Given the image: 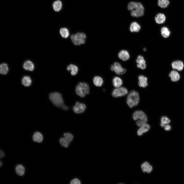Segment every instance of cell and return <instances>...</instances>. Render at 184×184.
<instances>
[{
    "label": "cell",
    "mask_w": 184,
    "mask_h": 184,
    "mask_svg": "<svg viewBox=\"0 0 184 184\" xmlns=\"http://www.w3.org/2000/svg\"><path fill=\"white\" fill-rule=\"evenodd\" d=\"M132 118L136 121V125L140 127L146 123L147 121V118L145 114L142 111L137 110L135 111L133 113Z\"/></svg>",
    "instance_id": "obj_1"
},
{
    "label": "cell",
    "mask_w": 184,
    "mask_h": 184,
    "mask_svg": "<svg viewBox=\"0 0 184 184\" xmlns=\"http://www.w3.org/2000/svg\"><path fill=\"white\" fill-rule=\"evenodd\" d=\"M140 100L139 93L137 91L132 90L130 92L128 96L126 99V102L130 108L137 106Z\"/></svg>",
    "instance_id": "obj_2"
},
{
    "label": "cell",
    "mask_w": 184,
    "mask_h": 184,
    "mask_svg": "<svg viewBox=\"0 0 184 184\" xmlns=\"http://www.w3.org/2000/svg\"><path fill=\"white\" fill-rule=\"evenodd\" d=\"M49 97L53 103L57 107H61L64 104L62 95L59 93H52L50 94Z\"/></svg>",
    "instance_id": "obj_3"
},
{
    "label": "cell",
    "mask_w": 184,
    "mask_h": 184,
    "mask_svg": "<svg viewBox=\"0 0 184 184\" xmlns=\"http://www.w3.org/2000/svg\"><path fill=\"white\" fill-rule=\"evenodd\" d=\"M71 39L73 44L75 45H80L85 43L86 38V35L83 32H78L71 36Z\"/></svg>",
    "instance_id": "obj_4"
},
{
    "label": "cell",
    "mask_w": 184,
    "mask_h": 184,
    "mask_svg": "<svg viewBox=\"0 0 184 184\" xmlns=\"http://www.w3.org/2000/svg\"><path fill=\"white\" fill-rule=\"evenodd\" d=\"M128 93V90L126 88L121 86L114 89L112 94L113 97H118L125 95Z\"/></svg>",
    "instance_id": "obj_5"
},
{
    "label": "cell",
    "mask_w": 184,
    "mask_h": 184,
    "mask_svg": "<svg viewBox=\"0 0 184 184\" xmlns=\"http://www.w3.org/2000/svg\"><path fill=\"white\" fill-rule=\"evenodd\" d=\"M110 69L112 71L119 75L124 74L126 71V70L123 68L120 63L116 62L111 66Z\"/></svg>",
    "instance_id": "obj_6"
},
{
    "label": "cell",
    "mask_w": 184,
    "mask_h": 184,
    "mask_svg": "<svg viewBox=\"0 0 184 184\" xmlns=\"http://www.w3.org/2000/svg\"><path fill=\"white\" fill-rule=\"evenodd\" d=\"M128 8L131 11L134 10H144L143 6L141 3L139 2H130L128 4Z\"/></svg>",
    "instance_id": "obj_7"
},
{
    "label": "cell",
    "mask_w": 184,
    "mask_h": 184,
    "mask_svg": "<svg viewBox=\"0 0 184 184\" xmlns=\"http://www.w3.org/2000/svg\"><path fill=\"white\" fill-rule=\"evenodd\" d=\"M86 108L85 105L82 103L76 102L75 105L73 107L74 111L76 113H80L83 112Z\"/></svg>",
    "instance_id": "obj_8"
},
{
    "label": "cell",
    "mask_w": 184,
    "mask_h": 184,
    "mask_svg": "<svg viewBox=\"0 0 184 184\" xmlns=\"http://www.w3.org/2000/svg\"><path fill=\"white\" fill-rule=\"evenodd\" d=\"M136 62L137 63V67L142 70H144L146 67V62L143 57L141 55H139L136 59Z\"/></svg>",
    "instance_id": "obj_9"
},
{
    "label": "cell",
    "mask_w": 184,
    "mask_h": 184,
    "mask_svg": "<svg viewBox=\"0 0 184 184\" xmlns=\"http://www.w3.org/2000/svg\"><path fill=\"white\" fill-rule=\"evenodd\" d=\"M83 82H80L76 86L75 92L77 94L81 97L85 96V89L83 85Z\"/></svg>",
    "instance_id": "obj_10"
},
{
    "label": "cell",
    "mask_w": 184,
    "mask_h": 184,
    "mask_svg": "<svg viewBox=\"0 0 184 184\" xmlns=\"http://www.w3.org/2000/svg\"><path fill=\"white\" fill-rule=\"evenodd\" d=\"M118 57L123 61H127L130 57L129 52L125 50L121 51L118 53Z\"/></svg>",
    "instance_id": "obj_11"
},
{
    "label": "cell",
    "mask_w": 184,
    "mask_h": 184,
    "mask_svg": "<svg viewBox=\"0 0 184 184\" xmlns=\"http://www.w3.org/2000/svg\"><path fill=\"white\" fill-rule=\"evenodd\" d=\"M138 78V85L139 86L145 88L147 86V79L146 77L141 75L139 76Z\"/></svg>",
    "instance_id": "obj_12"
},
{
    "label": "cell",
    "mask_w": 184,
    "mask_h": 184,
    "mask_svg": "<svg viewBox=\"0 0 184 184\" xmlns=\"http://www.w3.org/2000/svg\"><path fill=\"white\" fill-rule=\"evenodd\" d=\"M172 68L179 71H182L184 67L183 62L180 60H177L173 62L171 64Z\"/></svg>",
    "instance_id": "obj_13"
},
{
    "label": "cell",
    "mask_w": 184,
    "mask_h": 184,
    "mask_svg": "<svg viewBox=\"0 0 184 184\" xmlns=\"http://www.w3.org/2000/svg\"><path fill=\"white\" fill-rule=\"evenodd\" d=\"M150 125L146 123L140 126L137 131V134L139 136L142 135L143 133L147 132L150 129Z\"/></svg>",
    "instance_id": "obj_14"
},
{
    "label": "cell",
    "mask_w": 184,
    "mask_h": 184,
    "mask_svg": "<svg viewBox=\"0 0 184 184\" xmlns=\"http://www.w3.org/2000/svg\"><path fill=\"white\" fill-rule=\"evenodd\" d=\"M142 170L144 172H146L148 173H150L153 169L152 166L147 162H145L141 165Z\"/></svg>",
    "instance_id": "obj_15"
},
{
    "label": "cell",
    "mask_w": 184,
    "mask_h": 184,
    "mask_svg": "<svg viewBox=\"0 0 184 184\" xmlns=\"http://www.w3.org/2000/svg\"><path fill=\"white\" fill-rule=\"evenodd\" d=\"M169 76L170 77L171 81L174 82L178 81L180 77L179 73L175 71H171L169 74Z\"/></svg>",
    "instance_id": "obj_16"
},
{
    "label": "cell",
    "mask_w": 184,
    "mask_h": 184,
    "mask_svg": "<svg viewBox=\"0 0 184 184\" xmlns=\"http://www.w3.org/2000/svg\"><path fill=\"white\" fill-rule=\"evenodd\" d=\"M166 19L165 15L161 13L158 14L155 18L156 22L158 24H161L164 23Z\"/></svg>",
    "instance_id": "obj_17"
},
{
    "label": "cell",
    "mask_w": 184,
    "mask_h": 184,
    "mask_svg": "<svg viewBox=\"0 0 184 184\" xmlns=\"http://www.w3.org/2000/svg\"><path fill=\"white\" fill-rule=\"evenodd\" d=\"M67 70L68 71H71V74L73 76L76 75L78 71V68L77 66L72 64H70L67 66Z\"/></svg>",
    "instance_id": "obj_18"
},
{
    "label": "cell",
    "mask_w": 184,
    "mask_h": 184,
    "mask_svg": "<svg viewBox=\"0 0 184 184\" xmlns=\"http://www.w3.org/2000/svg\"><path fill=\"white\" fill-rule=\"evenodd\" d=\"M140 25L135 22L132 23L130 27V30L132 32H137L140 31Z\"/></svg>",
    "instance_id": "obj_19"
},
{
    "label": "cell",
    "mask_w": 184,
    "mask_h": 184,
    "mask_svg": "<svg viewBox=\"0 0 184 184\" xmlns=\"http://www.w3.org/2000/svg\"><path fill=\"white\" fill-rule=\"evenodd\" d=\"M112 82L113 85L116 88L121 87L123 84L122 80L118 77H114L112 79Z\"/></svg>",
    "instance_id": "obj_20"
},
{
    "label": "cell",
    "mask_w": 184,
    "mask_h": 184,
    "mask_svg": "<svg viewBox=\"0 0 184 184\" xmlns=\"http://www.w3.org/2000/svg\"><path fill=\"white\" fill-rule=\"evenodd\" d=\"M43 137L42 134L39 132L35 133L33 136V139L34 142L41 143L42 142Z\"/></svg>",
    "instance_id": "obj_21"
},
{
    "label": "cell",
    "mask_w": 184,
    "mask_h": 184,
    "mask_svg": "<svg viewBox=\"0 0 184 184\" xmlns=\"http://www.w3.org/2000/svg\"><path fill=\"white\" fill-rule=\"evenodd\" d=\"M93 81L95 85L97 87L101 86L103 83L102 78L99 76H95L93 79Z\"/></svg>",
    "instance_id": "obj_22"
},
{
    "label": "cell",
    "mask_w": 184,
    "mask_h": 184,
    "mask_svg": "<svg viewBox=\"0 0 184 184\" xmlns=\"http://www.w3.org/2000/svg\"><path fill=\"white\" fill-rule=\"evenodd\" d=\"M23 67L25 69L30 71H33L34 68L33 64L29 61L25 62L24 64Z\"/></svg>",
    "instance_id": "obj_23"
},
{
    "label": "cell",
    "mask_w": 184,
    "mask_h": 184,
    "mask_svg": "<svg viewBox=\"0 0 184 184\" xmlns=\"http://www.w3.org/2000/svg\"><path fill=\"white\" fill-rule=\"evenodd\" d=\"M15 171L17 174L20 176H22L25 173V168L21 165H17L15 167Z\"/></svg>",
    "instance_id": "obj_24"
},
{
    "label": "cell",
    "mask_w": 184,
    "mask_h": 184,
    "mask_svg": "<svg viewBox=\"0 0 184 184\" xmlns=\"http://www.w3.org/2000/svg\"><path fill=\"white\" fill-rule=\"evenodd\" d=\"M53 9L56 12H59L61 9L62 7V3L60 0H57L55 1L53 5Z\"/></svg>",
    "instance_id": "obj_25"
},
{
    "label": "cell",
    "mask_w": 184,
    "mask_h": 184,
    "mask_svg": "<svg viewBox=\"0 0 184 184\" xmlns=\"http://www.w3.org/2000/svg\"><path fill=\"white\" fill-rule=\"evenodd\" d=\"M60 32L61 36L64 38H66L69 36V31L66 28H61L60 30Z\"/></svg>",
    "instance_id": "obj_26"
},
{
    "label": "cell",
    "mask_w": 184,
    "mask_h": 184,
    "mask_svg": "<svg viewBox=\"0 0 184 184\" xmlns=\"http://www.w3.org/2000/svg\"><path fill=\"white\" fill-rule=\"evenodd\" d=\"M161 34L162 36L165 38L168 37L170 34V32L167 27H164L161 29Z\"/></svg>",
    "instance_id": "obj_27"
},
{
    "label": "cell",
    "mask_w": 184,
    "mask_h": 184,
    "mask_svg": "<svg viewBox=\"0 0 184 184\" xmlns=\"http://www.w3.org/2000/svg\"><path fill=\"white\" fill-rule=\"evenodd\" d=\"M32 81L30 78L28 76H25L22 78V83L25 86L27 87L30 86Z\"/></svg>",
    "instance_id": "obj_28"
},
{
    "label": "cell",
    "mask_w": 184,
    "mask_h": 184,
    "mask_svg": "<svg viewBox=\"0 0 184 184\" xmlns=\"http://www.w3.org/2000/svg\"><path fill=\"white\" fill-rule=\"evenodd\" d=\"M8 70L7 65L6 63L2 64L0 66V72L2 74L5 75L7 74Z\"/></svg>",
    "instance_id": "obj_29"
},
{
    "label": "cell",
    "mask_w": 184,
    "mask_h": 184,
    "mask_svg": "<svg viewBox=\"0 0 184 184\" xmlns=\"http://www.w3.org/2000/svg\"><path fill=\"white\" fill-rule=\"evenodd\" d=\"M144 14V10H133L131 11V15L134 17H139L143 16Z\"/></svg>",
    "instance_id": "obj_30"
},
{
    "label": "cell",
    "mask_w": 184,
    "mask_h": 184,
    "mask_svg": "<svg viewBox=\"0 0 184 184\" xmlns=\"http://www.w3.org/2000/svg\"><path fill=\"white\" fill-rule=\"evenodd\" d=\"M169 3V0H158V5L162 8H166Z\"/></svg>",
    "instance_id": "obj_31"
},
{
    "label": "cell",
    "mask_w": 184,
    "mask_h": 184,
    "mask_svg": "<svg viewBox=\"0 0 184 184\" xmlns=\"http://www.w3.org/2000/svg\"><path fill=\"white\" fill-rule=\"evenodd\" d=\"M64 139L69 144L73 140V135L70 133H65L64 134Z\"/></svg>",
    "instance_id": "obj_32"
},
{
    "label": "cell",
    "mask_w": 184,
    "mask_h": 184,
    "mask_svg": "<svg viewBox=\"0 0 184 184\" xmlns=\"http://www.w3.org/2000/svg\"><path fill=\"white\" fill-rule=\"evenodd\" d=\"M161 123L165 124H167L170 122V120L167 117L163 116L160 119Z\"/></svg>",
    "instance_id": "obj_33"
},
{
    "label": "cell",
    "mask_w": 184,
    "mask_h": 184,
    "mask_svg": "<svg viewBox=\"0 0 184 184\" xmlns=\"http://www.w3.org/2000/svg\"><path fill=\"white\" fill-rule=\"evenodd\" d=\"M60 142L62 146L67 147H68V144L64 138H61L60 140Z\"/></svg>",
    "instance_id": "obj_34"
},
{
    "label": "cell",
    "mask_w": 184,
    "mask_h": 184,
    "mask_svg": "<svg viewBox=\"0 0 184 184\" xmlns=\"http://www.w3.org/2000/svg\"><path fill=\"white\" fill-rule=\"evenodd\" d=\"M71 184H79L81 183L80 181L77 178H75L72 180L70 182Z\"/></svg>",
    "instance_id": "obj_35"
},
{
    "label": "cell",
    "mask_w": 184,
    "mask_h": 184,
    "mask_svg": "<svg viewBox=\"0 0 184 184\" xmlns=\"http://www.w3.org/2000/svg\"><path fill=\"white\" fill-rule=\"evenodd\" d=\"M164 128L165 130L166 131H169L171 129V126L168 124H166Z\"/></svg>",
    "instance_id": "obj_36"
},
{
    "label": "cell",
    "mask_w": 184,
    "mask_h": 184,
    "mask_svg": "<svg viewBox=\"0 0 184 184\" xmlns=\"http://www.w3.org/2000/svg\"><path fill=\"white\" fill-rule=\"evenodd\" d=\"M62 109L65 110H67L69 109L68 107L64 104L62 107Z\"/></svg>",
    "instance_id": "obj_37"
},
{
    "label": "cell",
    "mask_w": 184,
    "mask_h": 184,
    "mask_svg": "<svg viewBox=\"0 0 184 184\" xmlns=\"http://www.w3.org/2000/svg\"><path fill=\"white\" fill-rule=\"evenodd\" d=\"M4 154L3 151L0 150V158H2L4 157Z\"/></svg>",
    "instance_id": "obj_38"
},
{
    "label": "cell",
    "mask_w": 184,
    "mask_h": 184,
    "mask_svg": "<svg viewBox=\"0 0 184 184\" xmlns=\"http://www.w3.org/2000/svg\"><path fill=\"white\" fill-rule=\"evenodd\" d=\"M2 165V163L1 161H0V166L1 167Z\"/></svg>",
    "instance_id": "obj_39"
},
{
    "label": "cell",
    "mask_w": 184,
    "mask_h": 184,
    "mask_svg": "<svg viewBox=\"0 0 184 184\" xmlns=\"http://www.w3.org/2000/svg\"><path fill=\"white\" fill-rule=\"evenodd\" d=\"M146 50V49L145 48L144 49V51H145Z\"/></svg>",
    "instance_id": "obj_40"
}]
</instances>
